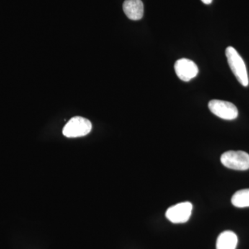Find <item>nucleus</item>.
<instances>
[{"mask_svg": "<svg viewBox=\"0 0 249 249\" xmlns=\"http://www.w3.org/2000/svg\"><path fill=\"white\" fill-rule=\"evenodd\" d=\"M226 56L229 67L239 83L244 87L248 86L249 81L247 67L238 52L233 47H227L226 49Z\"/></svg>", "mask_w": 249, "mask_h": 249, "instance_id": "f257e3e1", "label": "nucleus"}, {"mask_svg": "<svg viewBox=\"0 0 249 249\" xmlns=\"http://www.w3.org/2000/svg\"><path fill=\"white\" fill-rule=\"evenodd\" d=\"M231 202L237 208L249 207V188L236 192L232 196Z\"/></svg>", "mask_w": 249, "mask_h": 249, "instance_id": "1a4fd4ad", "label": "nucleus"}, {"mask_svg": "<svg viewBox=\"0 0 249 249\" xmlns=\"http://www.w3.org/2000/svg\"><path fill=\"white\" fill-rule=\"evenodd\" d=\"M193 211V204L191 202L178 203L167 210L165 216L167 219L174 224H182L188 222Z\"/></svg>", "mask_w": 249, "mask_h": 249, "instance_id": "39448f33", "label": "nucleus"}, {"mask_svg": "<svg viewBox=\"0 0 249 249\" xmlns=\"http://www.w3.org/2000/svg\"><path fill=\"white\" fill-rule=\"evenodd\" d=\"M209 108L213 114L224 120H234L238 116L237 108L228 101L212 100L209 103Z\"/></svg>", "mask_w": 249, "mask_h": 249, "instance_id": "20e7f679", "label": "nucleus"}, {"mask_svg": "<svg viewBox=\"0 0 249 249\" xmlns=\"http://www.w3.org/2000/svg\"><path fill=\"white\" fill-rule=\"evenodd\" d=\"M201 1L205 4H211L213 0H201Z\"/></svg>", "mask_w": 249, "mask_h": 249, "instance_id": "9d476101", "label": "nucleus"}, {"mask_svg": "<svg viewBox=\"0 0 249 249\" xmlns=\"http://www.w3.org/2000/svg\"><path fill=\"white\" fill-rule=\"evenodd\" d=\"M91 129L92 124L88 119L81 116H75L65 124L62 134L67 138H77L88 135Z\"/></svg>", "mask_w": 249, "mask_h": 249, "instance_id": "f03ea898", "label": "nucleus"}, {"mask_svg": "<svg viewBox=\"0 0 249 249\" xmlns=\"http://www.w3.org/2000/svg\"><path fill=\"white\" fill-rule=\"evenodd\" d=\"M124 14L132 20H139L144 14V6L142 0H125L123 5Z\"/></svg>", "mask_w": 249, "mask_h": 249, "instance_id": "0eeeda50", "label": "nucleus"}, {"mask_svg": "<svg viewBox=\"0 0 249 249\" xmlns=\"http://www.w3.org/2000/svg\"><path fill=\"white\" fill-rule=\"evenodd\" d=\"M175 71L180 80L184 82H189L197 76L199 69L193 60L181 58L175 62Z\"/></svg>", "mask_w": 249, "mask_h": 249, "instance_id": "423d86ee", "label": "nucleus"}, {"mask_svg": "<svg viewBox=\"0 0 249 249\" xmlns=\"http://www.w3.org/2000/svg\"><path fill=\"white\" fill-rule=\"evenodd\" d=\"M238 238L235 232L227 231L222 232L218 237L216 248L217 249H235Z\"/></svg>", "mask_w": 249, "mask_h": 249, "instance_id": "6e6552de", "label": "nucleus"}, {"mask_svg": "<svg viewBox=\"0 0 249 249\" xmlns=\"http://www.w3.org/2000/svg\"><path fill=\"white\" fill-rule=\"evenodd\" d=\"M224 166L235 170L244 171L249 169V155L244 151H228L221 157Z\"/></svg>", "mask_w": 249, "mask_h": 249, "instance_id": "7ed1b4c3", "label": "nucleus"}]
</instances>
